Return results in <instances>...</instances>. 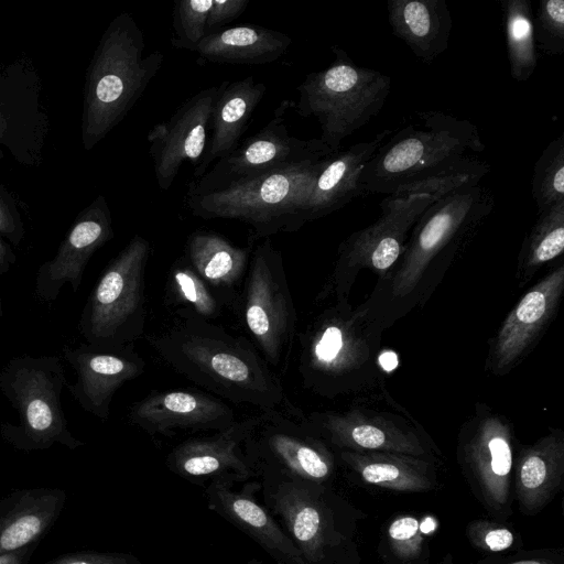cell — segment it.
Here are the masks:
<instances>
[{"label": "cell", "instance_id": "cell-1", "mask_svg": "<svg viewBox=\"0 0 564 564\" xmlns=\"http://www.w3.org/2000/svg\"><path fill=\"white\" fill-rule=\"evenodd\" d=\"M144 338L173 371L219 399L261 412L305 415L291 402L281 378L253 344L215 322L172 316Z\"/></svg>", "mask_w": 564, "mask_h": 564}, {"label": "cell", "instance_id": "cell-2", "mask_svg": "<svg viewBox=\"0 0 564 564\" xmlns=\"http://www.w3.org/2000/svg\"><path fill=\"white\" fill-rule=\"evenodd\" d=\"M494 207L492 193L480 185L434 202L413 226L395 267L362 303L369 313L388 328L424 303Z\"/></svg>", "mask_w": 564, "mask_h": 564}, {"label": "cell", "instance_id": "cell-3", "mask_svg": "<svg viewBox=\"0 0 564 564\" xmlns=\"http://www.w3.org/2000/svg\"><path fill=\"white\" fill-rule=\"evenodd\" d=\"M384 329L364 304L334 301L296 334L303 387L329 400L376 387Z\"/></svg>", "mask_w": 564, "mask_h": 564}, {"label": "cell", "instance_id": "cell-4", "mask_svg": "<svg viewBox=\"0 0 564 564\" xmlns=\"http://www.w3.org/2000/svg\"><path fill=\"white\" fill-rule=\"evenodd\" d=\"M142 30L129 12L111 20L86 70L82 115V143L90 151L117 127L158 74L164 62L160 51L143 56Z\"/></svg>", "mask_w": 564, "mask_h": 564}, {"label": "cell", "instance_id": "cell-5", "mask_svg": "<svg viewBox=\"0 0 564 564\" xmlns=\"http://www.w3.org/2000/svg\"><path fill=\"white\" fill-rule=\"evenodd\" d=\"M486 149L478 128L466 119L430 110L416 111L379 147L365 165L359 185L364 194L391 195L399 187L466 155Z\"/></svg>", "mask_w": 564, "mask_h": 564}, {"label": "cell", "instance_id": "cell-6", "mask_svg": "<svg viewBox=\"0 0 564 564\" xmlns=\"http://www.w3.org/2000/svg\"><path fill=\"white\" fill-rule=\"evenodd\" d=\"M329 156L246 178L209 193L186 195L185 204L192 215L203 219H231L247 224L250 228L249 245L279 232H294L304 226L303 207Z\"/></svg>", "mask_w": 564, "mask_h": 564}, {"label": "cell", "instance_id": "cell-7", "mask_svg": "<svg viewBox=\"0 0 564 564\" xmlns=\"http://www.w3.org/2000/svg\"><path fill=\"white\" fill-rule=\"evenodd\" d=\"M62 358L55 355H21L0 369V393L18 413L19 423L4 421L1 437L25 452L61 444L75 449L84 442L70 432L62 405L67 386Z\"/></svg>", "mask_w": 564, "mask_h": 564}, {"label": "cell", "instance_id": "cell-8", "mask_svg": "<svg viewBox=\"0 0 564 564\" xmlns=\"http://www.w3.org/2000/svg\"><path fill=\"white\" fill-rule=\"evenodd\" d=\"M333 63L306 75L296 87L294 105L304 118L321 126L319 140L336 153L344 139L379 115L391 90V77L357 65L338 45L332 46Z\"/></svg>", "mask_w": 564, "mask_h": 564}, {"label": "cell", "instance_id": "cell-9", "mask_svg": "<svg viewBox=\"0 0 564 564\" xmlns=\"http://www.w3.org/2000/svg\"><path fill=\"white\" fill-rule=\"evenodd\" d=\"M234 311L270 368L280 378L284 376L297 334V316L282 254L271 238L252 249Z\"/></svg>", "mask_w": 564, "mask_h": 564}, {"label": "cell", "instance_id": "cell-10", "mask_svg": "<svg viewBox=\"0 0 564 564\" xmlns=\"http://www.w3.org/2000/svg\"><path fill=\"white\" fill-rule=\"evenodd\" d=\"M148 239L134 235L107 264L89 293L78 319L85 343L119 347L134 345L147 327Z\"/></svg>", "mask_w": 564, "mask_h": 564}, {"label": "cell", "instance_id": "cell-11", "mask_svg": "<svg viewBox=\"0 0 564 564\" xmlns=\"http://www.w3.org/2000/svg\"><path fill=\"white\" fill-rule=\"evenodd\" d=\"M262 505L292 540L305 564H336L344 542L325 484L258 469Z\"/></svg>", "mask_w": 564, "mask_h": 564}, {"label": "cell", "instance_id": "cell-12", "mask_svg": "<svg viewBox=\"0 0 564 564\" xmlns=\"http://www.w3.org/2000/svg\"><path fill=\"white\" fill-rule=\"evenodd\" d=\"M434 203L425 195H388L379 204L380 217L349 235L338 247L337 258L316 301H348L357 274L368 269L387 275L400 260L410 232Z\"/></svg>", "mask_w": 564, "mask_h": 564}, {"label": "cell", "instance_id": "cell-13", "mask_svg": "<svg viewBox=\"0 0 564 564\" xmlns=\"http://www.w3.org/2000/svg\"><path fill=\"white\" fill-rule=\"evenodd\" d=\"M291 106H294L291 100H283L261 130L240 141L204 175L192 180L186 195L209 193L246 178L317 162L334 154L319 139L303 140L289 134L285 113Z\"/></svg>", "mask_w": 564, "mask_h": 564}, {"label": "cell", "instance_id": "cell-14", "mask_svg": "<svg viewBox=\"0 0 564 564\" xmlns=\"http://www.w3.org/2000/svg\"><path fill=\"white\" fill-rule=\"evenodd\" d=\"M513 442L511 422L485 404L458 434V464L478 498L499 516L510 512Z\"/></svg>", "mask_w": 564, "mask_h": 564}, {"label": "cell", "instance_id": "cell-15", "mask_svg": "<svg viewBox=\"0 0 564 564\" xmlns=\"http://www.w3.org/2000/svg\"><path fill=\"white\" fill-rule=\"evenodd\" d=\"M243 447L256 473L264 468L325 484L335 469L329 445L311 427L305 415L260 412Z\"/></svg>", "mask_w": 564, "mask_h": 564}, {"label": "cell", "instance_id": "cell-16", "mask_svg": "<svg viewBox=\"0 0 564 564\" xmlns=\"http://www.w3.org/2000/svg\"><path fill=\"white\" fill-rule=\"evenodd\" d=\"M305 417L322 440L339 451L387 452L431 459L430 442L412 419L362 406L315 411Z\"/></svg>", "mask_w": 564, "mask_h": 564}, {"label": "cell", "instance_id": "cell-17", "mask_svg": "<svg viewBox=\"0 0 564 564\" xmlns=\"http://www.w3.org/2000/svg\"><path fill=\"white\" fill-rule=\"evenodd\" d=\"M41 82L26 61L0 70V160L6 149L24 166H37L48 131V118L40 102Z\"/></svg>", "mask_w": 564, "mask_h": 564}, {"label": "cell", "instance_id": "cell-18", "mask_svg": "<svg viewBox=\"0 0 564 564\" xmlns=\"http://www.w3.org/2000/svg\"><path fill=\"white\" fill-rule=\"evenodd\" d=\"M564 291V264L531 286L489 340L487 369L506 376L534 348L554 318Z\"/></svg>", "mask_w": 564, "mask_h": 564}, {"label": "cell", "instance_id": "cell-19", "mask_svg": "<svg viewBox=\"0 0 564 564\" xmlns=\"http://www.w3.org/2000/svg\"><path fill=\"white\" fill-rule=\"evenodd\" d=\"M63 359L74 369L76 380L66 389L79 406L101 422L108 421L116 392L140 377L145 361L134 345L104 347L83 343L64 346Z\"/></svg>", "mask_w": 564, "mask_h": 564}, {"label": "cell", "instance_id": "cell-20", "mask_svg": "<svg viewBox=\"0 0 564 564\" xmlns=\"http://www.w3.org/2000/svg\"><path fill=\"white\" fill-rule=\"evenodd\" d=\"M218 86L204 88L182 104L172 117L148 133L159 187L169 189L184 162L200 163L209 140L210 118Z\"/></svg>", "mask_w": 564, "mask_h": 564}, {"label": "cell", "instance_id": "cell-21", "mask_svg": "<svg viewBox=\"0 0 564 564\" xmlns=\"http://www.w3.org/2000/svg\"><path fill=\"white\" fill-rule=\"evenodd\" d=\"M113 238L112 217L104 195H98L75 218L56 253L36 272L34 294L54 302L65 284L76 293L93 254Z\"/></svg>", "mask_w": 564, "mask_h": 564}, {"label": "cell", "instance_id": "cell-22", "mask_svg": "<svg viewBox=\"0 0 564 564\" xmlns=\"http://www.w3.org/2000/svg\"><path fill=\"white\" fill-rule=\"evenodd\" d=\"M127 417L131 424L152 436H173L178 432H216L236 421L229 404L196 389L152 392L131 404Z\"/></svg>", "mask_w": 564, "mask_h": 564}, {"label": "cell", "instance_id": "cell-23", "mask_svg": "<svg viewBox=\"0 0 564 564\" xmlns=\"http://www.w3.org/2000/svg\"><path fill=\"white\" fill-rule=\"evenodd\" d=\"M257 478L238 481L216 477L208 481L205 496L210 510L258 543L279 564H305L301 553L265 507L258 502Z\"/></svg>", "mask_w": 564, "mask_h": 564}, {"label": "cell", "instance_id": "cell-24", "mask_svg": "<svg viewBox=\"0 0 564 564\" xmlns=\"http://www.w3.org/2000/svg\"><path fill=\"white\" fill-rule=\"evenodd\" d=\"M257 421L258 415L248 416L210 435L187 438L167 454L166 466L177 476L199 484L223 476L238 481L257 478L243 447Z\"/></svg>", "mask_w": 564, "mask_h": 564}, {"label": "cell", "instance_id": "cell-25", "mask_svg": "<svg viewBox=\"0 0 564 564\" xmlns=\"http://www.w3.org/2000/svg\"><path fill=\"white\" fill-rule=\"evenodd\" d=\"M393 132L384 129L371 140L361 141L332 154L318 172L302 212V221L317 220L364 195L359 178L365 165Z\"/></svg>", "mask_w": 564, "mask_h": 564}, {"label": "cell", "instance_id": "cell-26", "mask_svg": "<svg viewBox=\"0 0 564 564\" xmlns=\"http://www.w3.org/2000/svg\"><path fill=\"white\" fill-rule=\"evenodd\" d=\"M265 90V85L257 83L253 76L224 80L218 85L210 118V137L200 163L194 169L193 180L204 175L210 165L239 145Z\"/></svg>", "mask_w": 564, "mask_h": 564}, {"label": "cell", "instance_id": "cell-27", "mask_svg": "<svg viewBox=\"0 0 564 564\" xmlns=\"http://www.w3.org/2000/svg\"><path fill=\"white\" fill-rule=\"evenodd\" d=\"M251 251L252 245L237 247L217 232L196 230L186 239L184 258L227 306L234 308Z\"/></svg>", "mask_w": 564, "mask_h": 564}, {"label": "cell", "instance_id": "cell-28", "mask_svg": "<svg viewBox=\"0 0 564 564\" xmlns=\"http://www.w3.org/2000/svg\"><path fill=\"white\" fill-rule=\"evenodd\" d=\"M387 13L393 35L424 64L448 48L453 20L445 0H390Z\"/></svg>", "mask_w": 564, "mask_h": 564}, {"label": "cell", "instance_id": "cell-29", "mask_svg": "<svg viewBox=\"0 0 564 564\" xmlns=\"http://www.w3.org/2000/svg\"><path fill=\"white\" fill-rule=\"evenodd\" d=\"M564 474V433L553 430L522 448L516 462V495L521 509L539 512L558 489Z\"/></svg>", "mask_w": 564, "mask_h": 564}, {"label": "cell", "instance_id": "cell-30", "mask_svg": "<svg viewBox=\"0 0 564 564\" xmlns=\"http://www.w3.org/2000/svg\"><path fill=\"white\" fill-rule=\"evenodd\" d=\"M291 37L256 24H239L208 33L197 45L198 63L262 65L285 54Z\"/></svg>", "mask_w": 564, "mask_h": 564}, {"label": "cell", "instance_id": "cell-31", "mask_svg": "<svg viewBox=\"0 0 564 564\" xmlns=\"http://www.w3.org/2000/svg\"><path fill=\"white\" fill-rule=\"evenodd\" d=\"M340 460L365 482L397 491L432 489L435 475L431 459L387 452L339 451Z\"/></svg>", "mask_w": 564, "mask_h": 564}, {"label": "cell", "instance_id": "cell-32", "mask_svg": "<svg viewBox=\"0 0 564 564\" xmlns=\"http://www.w3.org/2000/svg\"><path fill=\"white\" fill-rule=\"evenodd\" d=\"M164 305L172 316L193 317L208 322L219 318L227 304L194 271L182 256L166 276Z\"/></svg>", "mask_w": 564, "mask_h": 564}, {"label": "cell", "instance_id": "cell-33", "mask_svg": "<svg viewBox=\"0 0 564 564\" xmlns=\"http://www.w3.org/2000/svg\"><path fill=\"white\" fill-rule=\"evenodd\" d=\"M62 494H28L0 521V555L28 546L39 539L57 517Z\"/></svg>", "mask_w": 564, "mask_h": 564}, {"label": "cell", "instance_id": "cell-34", "mask_svg": "<svg viewBox=\"0 0 564 564\" xmlns=\"http://www.w3.org/2000/svg\"><path fill=\"white\" fill-rule=\"evenodd\" d=\"M564 250V202L538 214L527 234L517 261L516 281L523 288L547 262Z\"/></svg>", "mask_w": 564, "mask_h": 564}, {"label": "cell", "instance_id": "cell-35", "mask_svg": "<svg viewBox=\"0 0 564 564\" xmlns=\"http://www.w3.org/2000/svg\"><path fill=\"white\" fill-rule=\"evenodd\" d=\"M507 55L514 80L525 82L538 67L533 10L530 0H501Z\"/></svg>", "mask_w": 564, "mask_h": 564}, {"label": "cell", "instance_id": "cell-36", "mask_svg": "<svg viewBox=\"0 0 564 564\" xmlns=\"http://www.w3.org/2000/svg\"><path fill=\"white\" fill-rule=\"evenodd\" d=\"M489 171L490 165L486 161L476 155H466L399 187L391 195H425L437 202L456 191L479 185Z\"/></svg>", "mask_w": 564, "mask_h": 564}, {"label": "cell", "instance_id": "cell-37", "mask_svg": "<svg viewBox=\"0 0 564 564\" xmlns=\"http://www.w3.org/2000/svg\"><path fill=\"white\" fill-rule=\"evenodd\" d=\"M531 195L538 214L564 202V138L560 134L543 150L533 166Z\"/></svg>", "mask_w": 564, "mask_h": 564}, {"label": "cell", "instance_id": "cell-38", "mask_svg": "<svg viewBox=\"0 0 564 564\" xmlns=\"http://www.w3.org/2000/svg\"><path fill=\"white\" fill-rule=\"evenodd\" d=\"M213 0H176L173 8V37L175 48L195 52L207 35V18Z\"/></svg>", "mask_w": 564, "mask_h": 564}, {"label": "cell", "instance_id": "cell-39", "mask_svg": "<svg viewBox=\"0 0 564 564\" xmlns=\"http://www.w3.org/2000/svg\"><path fill=\"white\" fill-rule=\"evenodd\" d=\"M536 48L546 55L564 53V1L540 0L533 17Z\"/></svg>", "mask_w": 564, "mask_h": 564}, {"label": "cell", "instance_id": "cell-40", "mask_svg": "<svg viewBox=\"0 0 564 564\" xmlns=\"http://www.w3.org/2000/svg\"><path fill=\"white\" fill-rule=\"evenodd\" d=\"M388 539L394 554L402 560H414L423 551V534L416 518H397L388 528Z\"/></svg>", "mask_w": 564, "mask_h": 564}, {"label": "cell", "instance_id": "cell-41", "mask_svg": "<svg viewBox=\"0 0 564 564\" xmlns=\"http://www.w3.org/2000/svg\"><path fill=\"white\" fill-rule=\"evenodd\" d=\"M0 236L9 243L19 246L25 228L15 199L0 183Z\"/></svg>", "mask_w": 564, "mask_h": 564}, {"label": "cell", "instance_id": "cell-42", "mask_svg": "<svg viewBox=\"0 0 564 564\" xmlns=\"http://www.w3.org/2000/svg\"><path fill=\"white\" fill-rule=\"evenodd\" d=\"M469 535L477 546L490 552L505 551L514 541V535L508 528L486 522L475 523L469 529Z\"/></svg>", "mask_w": 564, "mask_h": 564}, {"label": "cell", "instance_id": "cell-43", "mask_svg": "<svg viewBox=\"0 0 564 564\" xmlns=\"http://www.w3.org/2000/svg\"><path fill=\"white\" fill-rule=\"evenodd\" d=\"M45 564H141L131 553L80 552L61 556Z\"/></svg>", "mask_w": 564, "mask_h": 564}, {"label": "cell", "instance_id": "cell-44", "mask_svg": "<svg viewBox=\"0 0 564 564\" xmlns=\"http://www.w3.org/2000/svg\"><path fill=\"white\" fill-rule=\"evenodd\" d=\"M248 4L249 0H213L207 18V34L239 18Z\"/></svg>", "mask_w": 564, "mask_h": 564}, {"label": "cell", "instance_id": "cell-45", "mask_svg": "<svg viewBox=\"0 0 564 564\" xmlns=\"http://www.w3.org/2000/svg\"><path fill=\"white\" fill-rule=\"evenodd\" d=\"M17 262V256L8 243L0 236V275L9 272Z\"/></svg>", "mask_w": 564, "mask_h": 564}, {"label": "cell", "instance_id": "cell-46", "mask_svg": "<svg viewBox=\"0 0 564 564\" xmlns=\"http://www.w3.org/2000/svg\"><path fill=\"white\" fill-rule=\"evenodd\" d=\"M26 558V546L0 555V564H23Z\"/></svg>", "mask_w": 564, "mask_h": 564}, {"label": "cell", "instance_id": "cell-47", "mask_svg": "<svg viewBox=\"0 0 564 564\" xmlns=\"http://www.w3.org/2000/svg\"><path fill=\"white\" fill-rule=\"evenodd\" d=\"M509 564H553L550 561L541 560V558H525L511 562Z\"/></svg>", "mask_w": 564, "mask_h": 564}, {"label": "cell", "instance_id": "cell-48", "mask_svg": "<svg viewBox=\"0 0 564 564\" xmlns=\"http://www.w3.org/2000/svg\"><path fill=\"white\" fill-rule=\"evenodd\" d=\"M3 317V307H2V301L0 296V319Z\"/></svg>", "mask_w": 564, "mask_h": 564}, {"label": "cell", "instance_id": "cell-49", "mask_svg": "<svg viewBox=\"0 0 564 564\" xmlns=\"http://www.w3.org/2000/svg\"><path fill=\"white\" fill-rule=\"evenodd\" d=\"M443 564H451V563H443Z\"/></svg>", "mask_w": 564, "mask_h": 564}]
</instances>
